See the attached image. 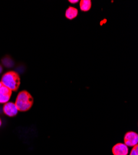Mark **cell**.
I'll return each instance as SVG.
<instances>
[{"instance_id":"1","label":"cell","mask_w":138,"mask_h":155,"mask_svg":"<svg viewBox=\"0 0 138 155\" xmlns=\"http://www.w3.org/2000/svg\"><path fill=\"white\" fill-rule=\"evenodd\" d=\"M1 82L12 92L16 91L21 84V78L17 72L10 71L3 75Z\"/></svg>"},{"instance_id":"2","label":"cell","mask_w":138,"mask_h":155,"mask_svg":"<svg viewBox=\"0 0 138 155\" xmlns=\"http://www.w3.org/2000/svg\"><path fill=\"white\" fill-rule=\"evenodd\" d=\"M34 104L32 95L27 91H21L16 99L15 104L19 111L26 112L30 109Z\"/></svg>"},{"instance_id":"3","label":"cell","mask_w":138,"mask_h":155,"mask_svg":"<svg viewBox=\"0 0 138 155\" xmlns=\"http://www.w3.org/2000/svg\"><path fill=\"white\" fill-rule=\"evenodd\" d=\"M124 144L128 147H134L137 145L138 143V135L137 133L130 131L128 132L124 137Z\"/></svg>"},{"instance_id":"4","label":"cell","mask_w":138,"mask_h":155,"mask_svg":"<svg viewBox=\"0 0 138 155\" xmlns=\"http://www.w3.org/2000/svg\"><path fill=\"white\" fill-rule=\"evenodd\" d=\"M12 95V91L0 81V103L5 104L9 102Z\"/></svg>"},{"instance_id":"5","label":"cell","mask_w":138,"mask_h":155,"mask_svg":"<svg viewBox=\"0 0 138 155\" xmlns=\"http://www.w3.org/2000/svg\"><path fill=\"white\" fill-rule=\"evenodd\" d=\"M3 109L4 113L9 117H14L19 112L15 103L11 102L5 103Z\"/></svg>"},{"instance_id":"6","label":"cell","mask_w":138,"mask_h":155,"mask_svg":"<svg viewBox=\"0 0 138 155\" xmlns=\"http://www.w3.org/2000/svg\"><path fill=\"white\" fill-rule=\"evenodd\" d=\"M112 153L114 155H128L129 149L124 143H119L113 147Z\"/></svg>"},{"instance_id":"7","label":"cell","mask_w":138,"mask_h":155,"mask_svg":"<svg viewBox=\"0 0 138 155\" xmlns=\"http://www.w3.org/2000/svg\"><path fill=\"white\" fill-rule=\"evenodd\" d=\"M78 15V10L77 8L69 6L65 12V16L67 19L69 20H72L76 18Z\"/></svg>"},{"instance_id":"8","label":"cell","mask_w":138,"mask_h":155,"mask_svg":"<svg viewBox=\"0 0 138 155\" xmlns=\"http://www.w3.org/2000/svg\"><path fill=\"white\" fill-rule=\"evenodd\" d=\"M79 6L82 11H89L91 9L92 2L91 0H81V1H80Z\"/></svg>"},{"instance_id":"9","label":"cell","mask_w":138,"mask_h":155,"mask_svg":"<svg viewBox=\"0 0 138 155\" xmlns=\"http://www.w3.org/2000/svg\"><path fill=\"white\" fill-rule=\"evenodd\" d=\"M130 155H138V146H137V145L134 146L133 148Z\"/></svg>"},{"instance_id":"10","label":"cell","mask_w":138,"mask_h":155,"mask_svg":"<svg viewBox=\"0 0 138 155\" xmlns=\"http://www.w3.org/2000/svg\"><path fill=\"white\" fill-rule=\"evenodd\" d=\"M79 1V0H69V2L70 3H72V4H76L77 3H78Z\"/></svg>"},{"instance_id":"11","label":"cell","mask_w":138,"mask_h":155,"mask_svg":"<svg viewBox=\"0 0 138 155\" xmlns=\"http://www.w3.org/2000/svg\"><path fill=\"white\" fill-rule=\"evenodd\" d=\"M2 71H3V67H2L1 64H0V73L2 72Z\"/></svg>"},{"instance_id":"12","label":"cell","mask_w":138,"mask_h":155,"mask_svg":"<svg viewBox=\"0 0 138 155\" xmlns=\"http://www.w3.org/2000/svg\"><path fill=\"white\" fill-rule=\"evenodd\" d=\"M2 120H1V119H0V127L2 126Z\"/></svg>"}]
</instances>
